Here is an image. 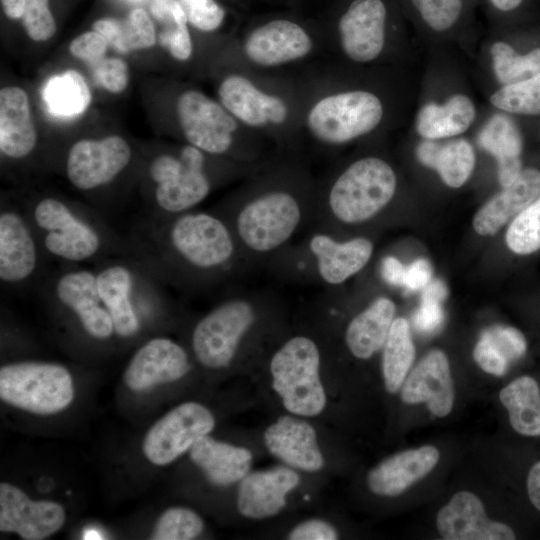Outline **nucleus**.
I'll return each mask as SVG.
<instances>
[{
  "instance_id": "nucleus-33",
  "label": "nucleus",
  "mask_w": 540,
  "mask_h": 540,
  "mask_svg": "<svg viewBox=\"0 0 540 540\" xmlns=\"http://www.w3.org/2000/svg\"><path fill=\"white\" fill-rule=\"evenodd\" d=\"M499 399L506 408L512 428L526 437H540V387L529 375L503 387Z\"/></svg>"
},
{
  "instance_id": "nucleus-26",
  "label": "nucleus",
  "mask_w": 540,
  "mask_h": 540,
  "mask_svg": "<svg viewBox=\"0 0 540 540\" xmlns=\"http://www.w3.org/2000/svg\"><path fill=\"white\" fill-rule=\"evenodd\" d=\"M439 459V450L431 445L398 452L385 458L368 472L367 487L378 496H399L428 475Z\"/></svg>"
},
{
  "instance_id": "nucleus-22",
  "label": "nucleus",
  "mask_w": 540,
  "mask_h": 540,
  "mask_svg": "<svg viewBox=\"0 0 540 540\" xmlns=\"http://www.w3.org/2000/svg\"><path fill=\"white\" fill-rule=\"evenodd\" d=\"M400 396L406 404L425 403L434 416L449 415L455 390L446 354L439 349L429 351L405 378Z\"/></svg>"
},
{
  "instance_id": "nucleus-49",
  "label": "nucleus",
  "mask_w": 540,
  "mask_h": 540,
  "mask_svg": "<svg viewBox=\"0 0 540 540\" xmlns=\"http://www.w3.org/2000/svg\"><path fill=\"white\" fill-rule=\"evenodd\" d=\"M473 358L479 367L488 374L503 376L508 370L509 360L483 333L474 347Z\"/></svg>"
},
{
  "instance_id": "nucleus-1",
  "label": "nucleus",
  "mask_w": 540,
  "mask_h": 540,
  "mask_svg": "<svg viewBox=\"0 0 540 540\" xmlns=\"http://www.w3.org/2000/svg\"><path fill=\"white\" fill-rule=\"evenodd\" d=\"M132 255L165 284L204 282L230 265L235 244L220 217L187 211L173 216L143 215L127 235Z\"/></svg>"
},
{
  "instance_id": "nucleus-39",
  "label": "nucleus",
  "mask_w": 540,
  "mask_h": 540,
  "mask_svg": "<svg viewBox=\"0 0 540 540\" xmlns=\"http://www.w3.org/2000/svg\"><path fill=\"white\" fill-rule=\"evenodd\" d=\"M505 242L508 249L519 256L540 250V196L509 222Z\"/></svg>"
},
{
  "instance_id": "nucleus-11",
  "label": "nucleus",
  "mask_w": 540,
  "mask_h": 540,
  "mask_svg": "<svg viewBox=\"0 0 540 540\" xmlns=\"http://www.w3.org/2000/svg\"><path fill=\"white\" fill-rule=\"evenodd\" d=\"M255 321L256 310L245 299H229L215 306L195 324L191 334L197 362L213 370L228 367Z\"/></svg>"
},
{
  "instance_id": "nucleus-16",
  "label": "nucleus",
  "mask_w": 540,
  "mask_h": 540,
  "mask_svg": "<svg viewBox=\"0 0 540 540\" xmlns=\"http://www.w3.org/2000/svg\"><path fill=\"white\" fill-rule=\"evenodd\" d=\"M263 443L273 457L299 472L316 473L326 465L318 432L308 418L279 416L264 430Z\"/></svg>"
},
{
  "instance_id": "nucleus-29",
  "label": "nucleus",
  "mask_w": 540,
  "mask_h": 540,
  "mask_svg": "<svg viewBox=\"0 0 540 540\" xmlns=\"http://www.w3.org/2000/svg\"><path fill=\"white\" fill-rule=\"evenodd\" d=\"M318 272L328 284L338 285L359 272L370 260L373 244L364 237L337 242L326 234L314 235L309 243Z\"/></svg>"
},
{
  "instance_id": "nucleus-56",
  "label": "nucleus",
  "mask_w": 540,
  "mask_h": 540,
  "mask_svg": "<svg viewBox=\"0 0 540 540\" xmlns=\"http://www.w3.org/2000/svg\"><path fill=\"white\" fill-rule=\"evenodd\" d=\"M440 143L426 139L416 149L418 160L426 167L434 168Z\"/></svg>"
},
{
  "instance_id": "nucleus-27",
  "label": "nucleus",
  "mask_w": 540,
  "mask_h": 540,
  "mask_svg": "<svg viewBox=\"0 0 540 540\" xmlns=\"http://www.w3.org/2000/svg\"><path fill=\"white\" fill-rule=\"evenodd\" d=\"M540 196V170L525 168L503 190L487 201L475 214L473 228L479 235L497 233L518 213Z\"/></svg>"
},
{
  "instance_id": "nucleus-6",
  "label": "nucleus",
  "mask_w": 540,
  "mask_h": 540,
  "mask_svg": "<svg viewBox=\"0 0 540 540\" xmlns=\"http://www.w3.org/2000/svg\"><path fill=\"white\" fill-rule=\"evenodd\" d=\"M134 165L133 147L117 134L75 140L63 156L69 183L99 205L109 203L113 187Z\"/></svg>"
},
{
  "instance_id": "nucleus-9",
  "label": "nucleus",
  "mask_w": 540,
  "mask_h": 540,
  "mask_svg": "<svg viewBox=\"0 0 540 540\" xmlns=\"http://www.w3.org/2000/svg\"><path fill=\"white\" fill-rule=\"evenodd\" d=\"M41 294L60 312L71 316L91 339L102 342L116 336L93 267L63 265L44 281Z\"/></svg>"
},
{
  "instance_id": "nucleus-32",
  "label": "nucleus",
  "mask_w": 540,
  "mask_h": 540,
  "mask_svg": "<svg viewBox=\"0 0 540 540\" xmlns=\"http://www.w3.org/2000/svg\"><path fill=\"white\" fill-rule=\"evenodd\" d=\"M475 114L472 100L464 94H456L443 104L424 105L417 114L416 129L425 139L453 137L470 127Z\"/></svg>"
},
{
  "instance_id": "nucleus-8",
  "label": "nucleus",
  "mask_w": 540,
  "mask_h": 540,
  "mask_svg": "<svg viewBox=\"0 0 540 540\" xmlns=\"http://www.w3.org/2000/svg\"><path fill=\"white\" fill-rule=\"evenodd\" d=\"M397 178L392 167L377 157L359 159L335 180L329 192V207L341 222L369 220L393 198Z\"/></svg>"
},
{
  "instance_id": "nucleus-7",
  "label": "nucleus",
  "mask_w": 540,
  "mask_h": 540,
  "mask_svg": "<svg viewBox=\"0 0 540 540\" xmlns=\"http://www.w3.org/2000/svg\"><path fill=\"white\" fill-rule=\"evenodd\" d=\"M1 399L20 409L50 415L67 408L74 398L73 379L60 364L19 361L0 369Z\"/></svg>"
},
{
  "instance_id": "nucleus-4",
  "label": "nucleus",
  "mask_w": 540,
  "mask_h": 540,
  "mask_svg": "<svg viewBox=\"0 0 540 540\" xmlns=\"http://www.w3.org/2000/svg\"><path fill=\"white\" fill-rule=\"evenodd\" d=\"M206 155L191 144L147 155L141 164L144 214L173 216L201 203L212 189Z\"/></svg>"
},
{
  "instance_id": "nucleus-21",
  "label": "nucleus",
  "mask_w": 540,
  "mask_h": 540,
  "mask_svg": "<svg viewBox=\"0 0 540 540\" xmlns=\"http://www.w3.org/2000/svg\"><path fill=\"white\" fill-rule=\"evenodd\" d=\"M436 526L446 540H513L509 525L490 519L481 499L466 490L455 493L438 511Z\"/></svg>"
},
{
  "instance_id": "nucleus-52",
  "label": "nucleus",
  "mask_w": 540,
  "mask_h": 540,
  "mask_svg": "<svg viewBox=\"0 0 540 540\" xmlns=\"http://www.w3.org/2000/svg\"><path fill=\"white\" fill-rule=\"evenodd\" d=\"M431 277L430 263L423 258L417 259L406 268L403 286L411 291L423 289L430 283Z\"/></svg>"
},
{
  "instance_id": "nucleus-13",
  "label": "nucleus",
  "mask_w": 540,
  "mask_h": 540,
  "mask_svg": "<svg viewBox=\"0 0 540 540\" xmlns=\"http://www.w3.org/2000/svg\"><path fill=\"white\" fill-rule=\"evenodd\" d=\"M301 220V208L285 191L267 192L247 203L237 214L236 231L249 249L259 253L284 244Z\"/></svg>"
},
{
  "instance_id": "nucleus-24",
  "label": "nucleus",
  "mask_w": 540,
  "mask_h": 540,
  "mask_svg": "<svg viewBox=\"0 0 540 540\" xmlns=\"http://www.w3.org/2000/svg\"><path fill=\"white\" fill-rule=\"evenodd\" d=\"M38 133L33 122L29 97L18 86L0 90V152L2 159L22 162L37 150Z\"/></svg>"
},
{
  "instance_id": "nucleus-25",
  "label": "nucleus",
  "mask_w": 540,
  "mask_h": 540,
  "mask_svg": "<svg viewBox=\"0 0 540 540\" xmlns=\"http://www.w3.org/2000/svg\"><path fill=\"white\" fill-rule=\"evenodd\" d=\"M218 96L234 118L250 127L279 125L288 116V107L280 97L263 92L241 75L224 78L218 87Z\"/></svg>"
},
{
  "instance_id": "nucleus-5",
  "label": "nucleus",
  "mask_w": 540,
  "mask_h": 540,
  "mask_svg": "<svg viewBox=\"0 0 540 540\" xmlns=\"http://www.w3.org/2000/svg\"><path fill=\"white\" fill-rule=\"evenodd\" d=\"M269 373L271 388L287 413L309 419L326 410L320 350L309 336L287 339L272 355Z\"/></svg>"
},
{
  "instance_id": "nucleus-31",
  "label": "nucleus",
  "mask_w": 540,
  "mask_h": 540,
  "mask_svg": "<svg viewBox=\"0 0 540 540\" xmlns=\"http://www.w3.org/2000/svg\"><path fill=\"white\" fill-rule=\"evenodd\" d=\"M478 142L496 158L501 186L510 185L523 170V141L514 121L503 114L494 115L480 131Z\"/></svg>"
},
{
  "instance_id": "nucleus-30",
  "label": "nucleus",
  "mask_w": 540,
  "mask_h": 540,
  "mask_svg": "<svg viewBox=\"0 0 540 540\" xmlns=\"http://www.w3.org/2000/svg\"><path fill=\"white\" fill-rule=\"evenodd\" d=\"M395 312L392 300L379 297L349 322L345 341L354 357L367 360L383 348Z\"/></svg>"
},
{
  "instance_id": "nucleus-10",
  "label": "nucleus",
  "mask_w": 540,
  "mask_h": 540,
  "mask_svg": "<svg viewBox=\"0 0 540 540\" xmlns=\"http://www.w3.org/2000/svg\"><path fill=\"white\" fill-rule=\"evenodd\" d=\"M46 255L22 202L2 198L0 205V281L21 290L36 283Z\"/></svg>"
},
{
  "instance_id": "nucleus-15",
  "label": "nucleus",
  "mask_w": 540,
  "mask_h": 540,
  "mask_svg": "<svg viewBox=\"0 0 540 540\" xmlns=\"http://www.w3.org/2000/svg\"><path fill=\"white\" fill-rule=\"evenodd\" d=\"M176 112L188 144L208 155H223L231 149L238 126L222 104L198 90H187L179 95Z\"/></svg>"
},
{
  "instance_id": "nucleus-46",
  "label": "nucleus",
  "mask_w": 540,
  "mask_h": 540,
  "mask_svg": "<svg viewBox=\"0 0 540 540\" xmlns=\"http://www.w3.org/2000/svg\"><path fill=\"white\" fill-rule=\"evenodd\" d=\"M95 75L99 84L113 94L122 93L129 83L127 63L118 57H104L95 67Z\"/></svg>"
},
{
  "instance_id": "nucleus-28",
  "label": "nucleus",
  "mask_w": 540,
  "mask_h": 540,
  "mask_svg": "<svg viewBox=\"0 0 540 540\" xmlns=\"http://www.w3.org/2000/svg\"><path fill=\"white\" fill-rule=\"evenodd\" d=\"M189 453L207 480L220 487L239 483L253 463V454L247 447L219 441L209 434L201 437Z\"/></svg>"
},
{
  "instance_id": "nucleus-54",
  "label": "nucleus",
  "mask_w": 540,
  "mask_h": 540,
  "mask_svg": "<svg viewBox=\"0 0 540 540\" xmlns=\"http://www.w3.org/2000/svg\"><path fill=\"white\" fill-rule=\"evenodd\" d=\"M93 30L102 34L109 44H112L119 49L122 34V21L113 18L99 19L93 23Z\"/></svg>"
},
{
  "instance_id": "nucleus-43",
  "label": "nucleus",
  "mask_w": 540,
  "mask_h": 540,
  "mask_svg": "<svg viewBox=\"0 0 540 540\" xmlns=\"http://www.w3.org/2000/svg\"><path fill=\"white\" fill-rule=\"evenodd\" d=\"M157 35L155 25L142 8H134L122 21L119 51L146 50L155 46Z\"/></svg>"
},
{
  "instance_id": "nucleus-19",
  "label": "nucleus",
  "mask_w": 540,
  "mask_h": 540,
  "mask_svg": "<svg viewBox=\"0 0 540 540\" xmlns=\"http://www.w3.org/2000/svg\"><path fill=\"white\" fill-rule=\"evenodd\" d=\"M63 507L53 501L31 500L21 489L0 484V530L15 532L26 540H41L65 522Z\"/></svg>"
},
{
  "instance_id": "nucleus-57",
  "label": "nucleus",
  "mask_w": 540,
  "mask_h": 540,
  "mask_svg": "<svg viewBox=\"0 0 540 540\" xmlns=\"http://www.w3.org/2000/svg\"><path fill=\"white\" fill-rule=\"evenodd\" d=\"M26 0H1L6 17L12 20L21 19L24 13Z\"/></svg>"
},
{
  "instance_id": "nucleus-20",
  "label": "nucleus",
  "mask_w": 540,
  "mask_h": 540,
  "mask_svg": "<svg viewBox=\"0 0 540 540\" xmlns=\"http://www.w3.org/2000/svg\"><path fill=\"white\" fill-rule=\"evenodd\" d=\"M191 370L187 351L166 337L149 339L132 356L124 372L126 385L142 391L182 379Z\"/></svg>"
},
{
  "instance_id": "nucleus-44",
  "label": "nucleus",
  "mask_w": 540,
  "mask_h": 540,
  "mask_svg": "<svg viewBox=\"0 0 540 540\" xmlns=\"http://www.w3.org/2000/svg\"><path fill=\"white\" fill-rule=\"evenodd\" d=\"M21 20L26 34L35 42H46L56 33L48 0H26Z\"/></svg>"
},
{
  "instance_id": "nucleus-36",
  "label": "nucleus",
  "mask_w": 540,
  "mask_h": 540,
  "mask_svg": "<svg viewBox=\"0 0 540 540\" xmlns=\"http://www.w3.org/2000/svg\"><path fill=\"white\" fill-rule=\"evenodd\" d=\"M49 108L59 115L72 116L82 113L91 102V91L85 78L69 69L53 77L45 90Z\"/></svg>"
},
{
  "instance_id": "nucleus-48",
  "label": "nucleus",
  "mask_w": 540,
  "mask_h": 540,
  "mask_svg": "<svg viewBox=\"0 0 540 540\" xmlns=\"http://www.w3.org/2000/svg\"><path fill=\"white\" fill-rule=\"evenodd\" d=\"M108 45L107 39L102 34L91 30L72 39L68 50L73 57L96 64L105 57Z\"/></svg>"
},
{
  "instance_id": "nucleus-35",
  "label": "nucleus",
  "mask_w": 540,
  "mask_h": 540,
  "mask_svg": "<svg viewBox=\"0 0 540 540\" xmlns=\"http://www.w3.org/2000/svg\"><path fill=\"white\" fill-rule=\"evenodd\" d=\"M150 12L160 24L158 40L172 58L187 61L193 52L188 20L179 0H152Z\"/></svg>"
},
{
  "instance_id": "nucleus-37",
  "label": "nucleus",
  "mask_w": 540,
  "mask_h": 540,
  "mask_svg": "<svg viewBox=\"0 0 540 540\" xmlns=\"http://www.w3.org/2000/svg\"><path fill=\"white\" fill-rule=\"evenodd\" d=\"M491 57L496 78L503 85L516 83L540 73V48L518 54L503 41L491 46Z\"/></svg>"
},
{
  "instance_id": "nucleus-14",
  "label": "nucleus",
  "mask_w": 540,
  "mask_h": 540,
  "mask_svg": "<svg viewBox=\"0 0 540 540\" xmlns=\"http://www.w3.org/2000/svg\"><path fill=\"white\" fill-rule=\"evenodd\" d=\"M215 427L213 413L204 405L184 402L160 418L147 432L143 452L153 464L164 466L190 451Z\"/></svg>"
},
{
  "instance_id": "nucleus-40",
  "label": "nucleus",
  "mask_w": 540,
  "mask_h": 540,
  "mask_svg": "<svg viewBox=\"0 0 540 540\" xmlns=\"http://www.w3.org/2000/svg\"><path fill=\"white\" fill-rule=\"evenodd\" d=\"M491 104L505 112L540 114V73L528 79L503 85L490 97Z\"/></svg>"
},
{
  "instance_id": "nucleus-55",
  "label": "nucleus",
  "mask_w": 540,
  "mask_h": 540,
  "mask_svg": "<svg viewBox=\"0 0 540 540\" xmlns=\"http://www.w3.org/2000/svg\"><path fill=\"white\" fill-rule=\"evenodd\" d=\"M526 490L531 504L540 512V460L529 469Z\"/></svg>"
},
{
  "instance_id": "nucleus-23",
  "label": "nucleus",
  "mask_w": 540,
  "mask_h": 540,
  "mask_svg": "<svg viewBox=\"0 0 540 540\" xmlns=\"http://www.w3.org/2000/svg\"><path fill=\"white\" fill-rule=\"evenodd\" d=\"M312 49V40L295 22L278 19L254 29L245 39V56L263 67L283 65L305 57Z\"/></svg>"
},
{
  "instance_id": "nucleus-51",
  "label": "nucleus",
  "mask_w": 540,
  "mask_h": 540,
  "mask_svg": "<svg viewBox=\"0 0 540 540\" xmlns=\"http://www.w3.org/2000/svg\"><path fill=\"white\" fill-rule=\"evenodd\" d=\"M440 301L421 297V304L413 315L414 327L421 333H432L442 324L444 313Z\"/></svg>"
},
{
  "instance_id": "nucleus-2",
  "label": "nucleus",
  "mask_w": 540,
  "mask_h": 540,
  "mask_svg": "<svg viewBox=\"0 0 540 540\" xmlns=\"http://www.w3.org/2000/svg\"><path fill=\"white\" fill-rule=\"evenodd\" d=\"M47 258L63 265L96 263L132 254L128 236H121L99 212L55 194L22 201Z\"/></svg>"
},
{
  "instance_id": "nucleus-34",
  "label": "nucleus",
  "mask_w": 540,
  "mask_h": 540,
  "mask_svg": "<svg viewBox=\"0 0 540 540\" xmlns=\"http://www.w3.org/2000/svg\"><path fill=\"white\" fill-rule=\"evenodd\" d=\"M415 358L410 326L406 319L395 318L382 348L381 370L385 390L400 391Z\"/></svg>"
},
{
  "instance_id": "nucleus-38",
  "label": "nucleus",
  "mask_w": 540,
  "mask_h": 540,
  "mask_svg": "<svg viewBox=\"0 0 540 540\" xmlns=\"http://www.w3.org/2000/svg\"><path fill=\"white\" fill-rule=\"evenodd\" d=\"M475 166V153L464 139L440 144L434 168L443 182L459 188L470 178Z\"/></svg>"
},
{
  "instance_id": "nucleus-3",
  "label": "nucleus",
  "mask_w": 540,
  "mask_h": 540,
  "mask_svg": "<svg viewBox=\"0 0 540 540\" xmlns=\"http://www.w3.org/2000/svg\"><path fill=\"white\" fill-rule=\"evenodd\" d=\"M100 297L121 339L139 335L165 312V283L134 255L106 258L93 265Z\"/></svg>"
},
{
  "instance_id": "nucleus-53",
  "label": "nucleus",
  "mask_w": 540,
  "mask_h": 540,
  "mask_svg": "<svg viewBox=\"0 0 540 540\" xmlns=\"http://www.w3.org/2000/svg\"><path fill=\"white\" fill-rule=\"evenodd\" d=\"M406 268L393 256H387L381 264V274L383 279L394 286H403Z\"/></svg>"
},
{
  "instance_id": "nucleus-58",
  "label": "nucleus",
  "mask_w": 540,
  "mask_h": 540,
  "mask_svg": "<svg viewBox=\"0 0 540 540\" xmlns=\"http://www.w3.org/2000/svg\"><path fill=\"white\" fill-rule=\"evenodd\" d=\"M494 12L509 13L517 10L525 0H486Z\"/></svg>"
},
{
  "instance_id": "nucleus-45",
  "label": "nucleus",
  "mask_w": 540,
  "mask_h": 540,
  "mask_svg": "<svg viewBox=\"0 0 540 540\" xmlns=\"http://www.w3.org/2000/svg\"><path fill=\"white\" fill-rule=\"evenodd\" d=\"M188 20L202 32L218 29L225 17L224 9L215 0H179Z\"/></svg>"
},
{
  "instance_id": "nucleus-12",
  "label": "nucleus",
  "mask_w": 540,
  "mask_h": 540,
  "mask_svg": "<svg viewBox=\"0 0 540 540\" xmlns=\"http://www.w3.org/2000/svg\"><path fill=\"white\" fill-rule=\"evenodd\" d=\"M383 117L381 100L373 93L354 90L317 101L307 114L310 133L326 144H344L374 130Z\"/></svg>"
},
{
  "instance_id": "nucleus-18",
  "label": "nucleus",
  "mask_w": 540,
  "mask_h": 540,
  "mask_svg": "<svg viewBox=\"0 0 540 540\" xmlns=\"http://www.w3.org/2000/svg\"><path fill=\"white\" fill-rule=\"evenodd\" d=\"M388 7L384 0H353L338 23L341 47L348 58L366 63L384 48Z\"/></svg>"
},
{
  "instance_id": "nucleus-41",
  "label": "nucleus",
  "mask_w": 540,
  "mask_h": 540,
  "mask_svg": "<svg viewBox=\"0 0 540 540\" xmlns=\"http://www.w3.org/2000/svg\"><path fill=\"white\" fill-rule=\"evenodd\" d=\"M413 15L428 29L444 33L466 14L467 0H407Z\"/></svg>"
},
{
  "instance_id": "nucleus-17",
  "label": "nucleus",
  "mask_w": 540,
  "mask_h": 540,
  "mask_svg": "<svg viewBox=\"0 0 540 540\" xmlns=\"http://www.w3.org/2000/svg\"><path fill=\"white\" fill-rule=\"evenodd\" d=\"M301 483L299 471L286 465L250 471L237 489L236 507L251 520L277 516L287 505L288 495Z\"/></svg>"
},
{
  "instance_id": "nucleus-47",
  "label": "nucleus",
  "mask_w": 540,
  "mask_h": 540,
  "mask_svg": "<svg viewBox=\"0 0 540 540\" xmlns=\"http://www.w3.org/2000/svg\"><path fill=\"white\" fill-rule=\"evenodd\" d=\"M509 360L523 356L527 350L524 335L516 328L505 325H495L482 332Z\"/></svg>"
},
{
  "instance_id": "nucleus-42",
  "label": "nucleus",
  "mask_w": 540,
  "mask_h": 540,
  "mask_svg": "<svg viewBox=\"0 0 540 540\" xmlns=\"http://www.w3.org/2000/svg\"><path fill=\"white\" fill-rule=\"evenodd\" d=\"M204 530V521L198 513L185 507H172L158 518L151 539L192 540Z\"/></svg>"
},
{
  "instance_id": "nucleus-50",
  "label": "nucleus",
  "mask_w": 540,
  "mask_h": 540,
  "mask_svg": "<svg viewBox=\"0 0 540 540\" xmlns=\"http://www.w3.org/2000/svg\"><path fill=\"white\" fill-rule=\"evenodd\" d=\"M290 540H336L337 528L322 518H309L293 526L286 535Z\"/></svg>"
}]
</instances>
